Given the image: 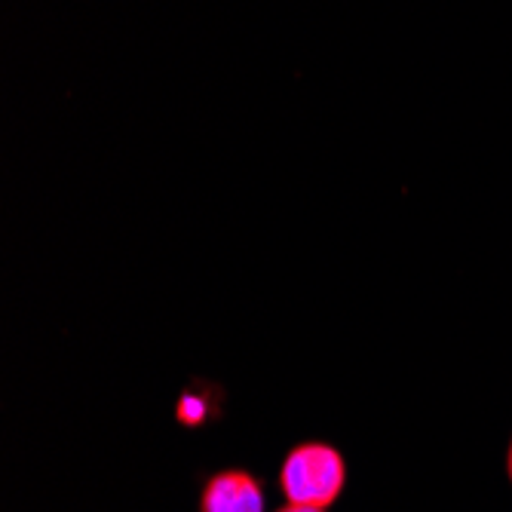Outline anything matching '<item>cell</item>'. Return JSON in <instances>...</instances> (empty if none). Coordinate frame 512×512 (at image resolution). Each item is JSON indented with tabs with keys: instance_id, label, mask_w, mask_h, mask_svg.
Here are the masks:
<instances>
[{
	"instance_id": "cell-1",
	"label": "cell",
	"mask_w": 512,
	"mask_h": 512,
	"mask_svg": "<svg viewBox=\"0 0 512 512\" xmlns=\"http://www.w3.org/2000/svg\"><path fill=\"white\" fill-rule=\"evenodd\" d=\"M276 479L286 503L329 509L347 488V460L329 442H301L289 448Z\"/></svg>"
},
{
	"instance_id": "cell-2",
	"label": "cell",
	"mask_w": 512,
	"mask_h": 512,
	"mask_svg": "<svg viewBox=\"0 0 512 512\" xmlns=\"http://www.w3.org/2000/svg\"><path fill=\"white\" fill-rule=\"evenodd\" d=\"M200 512H267V497L255 473L218 470L200 491Z\"/></svg>"
},
{
	"instance_id": "cell-3",
	"label": "cell",
	"mask_w": 512,
	"mask_h": 512,
	"mask_svg": "<svg viewBox=\"0 0 512 512\" xmlns=\"http://www.w3.org/2000/svg\"><path fill=\"white\" fill-rule=\"evenodd\" d=\"M276 512H325V509H316V506H301V503H286V506H279Z\"/></svg>"
},
{
	"instance_id": "cell-4",
	"label": "cell",
	"mask_w": 512,
	"mask_h": 512,
	"mask_svg": "<svg viewBox=\"0 0 512 512\" xmlns=\"http://www.w3.org/2000/svg\"><path fill=\"white\" fill-rule=\"evenodd\" d=\"M506 476H509V485H512V439H509V448H506Z\"/></svg>"
}]
</instances>
